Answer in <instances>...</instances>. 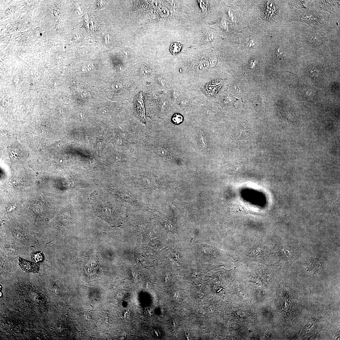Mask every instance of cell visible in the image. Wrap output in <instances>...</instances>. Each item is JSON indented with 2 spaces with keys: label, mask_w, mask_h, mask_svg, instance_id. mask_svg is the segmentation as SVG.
Listing matches in <instances>:
<instances>
[{
  "label": "cell",
  "mask_w": 340,
  "mask_h": 340,
  "mask_svg": "<svg viewBox=\"0 0 340 340\" xmlns=\"http://www.w3.org/2000/svg\"><path fill=\"white\" fill-rule=\"evenodd\" d=\"M253 43L254 41L253 39H252L251 37L249 38V39L248 40V41L247 42V46L251 47L253 46V45L254 44Z\"/></svg>",
  "instance_id": "cell-8"
},
{
  "label": "cell",
  "mask_w": 340,
  "mask_h": 340,
  "mask_svg": "<svg viewBox=\"0 0 340 340\" xmlns=\"http://www.w3.org/2000/svg\"><path fill=\"white\" fill-rule=\"evenodd\" d=\"M181 47L182 46L180 44L174 42L171 45L170 48V51L174 55L180 52Z\"/></svg>",
  "instance_id": "cell-5"
},
{
  "label": "cell",
  "mask_w": 340,
  "mask_h": 340,
  "mask_svg": "<svg viewBox=\"0 0 340 340\" xmlns=\"http://www.w3.org/2000/svg\"><path fill=\"white\" fill-rule=\"evenodd\" d=\"M20 148L19 147L16 146L12 147L9 150V153L12 159L14 160L19 159L25 155L24 151Z\"/></svg>",
  "instance_id": "cell-3"
},
{
  "label": "cell",
  "mask_w": 340,
  "mask_h": 340,
  "mask_svg": "<svg viewBox=\"0 0 340 340\" xmlns=\"http://www.w3.org/2000/svg\"><path fill=\"white\" fill-rule=\"evenodd\" d=\"M19 264L22 270L27 273H37L40 270V264L31 262L19 258Z\"/></svg>",
  "instance_id": "cell-2"
},
{
  "label": "cell",
  "mask_w": 340,
  "mask_h": 340,
  "mask_svg": "<svg viewBox=\"0 0 340 340\" xmlns=\"http://www.w3.org/2000/svg\"><path fill=\"white\" fill-rule=\"evenodd\" d=\"M135 106L136 114L142 123H146L145 109L142 92H140L136 98Z\"/></svg>",
  "instance_id": "cell-1"
},
{
  "label": "cell",
  "mask_w": 340,
  "mask_h": 340,
  "mask_svg": "<svg viewBox=\"0 0 340 340\" xmlns=\"http://www.w3.org/2000/svg\"><path fill=\"white\" fill-rule=\"evenodd\" d=\"M183 117L181 115L176 114L174 115L172 118V121L174 123L178 124L183 121Z\"/></svg>",
  "instance_id": "cell-6"
},
{
  "label": "cell",
  "mask_w": 340,
  "mask_h": 340,
  "mask_svg": "<svg viewBox=\"0 0 340 340\" xmlns=\"http://www.w3.org/2000/svg\"><path fill=\"white\" fill-rule=\"evenodd\" d=\"M32 259L35 263H38L43 261L44 259V256L43 253L40 251L36 252L31 254Z\"/></svg>",
  "instance_id": "cell-4"
},
{
  "label": "cell",
  "mask_w": 340,
  "mask_h": 340,
  "mask_svg": "<svg viewBox=\"0 0 340 340\" xmlns=\"http://www.w3.org/2000/svg\"><path fill=\"white\" fill-rule=\"evenodd\" d=\"M142 69L143 72H144V73H146L147 74H149L151 72V71H152V70H151V69H150L149 68L146 66L142 67Z\"/></svg>",
  "instance_id": "cell-7"
}]
</instances>
